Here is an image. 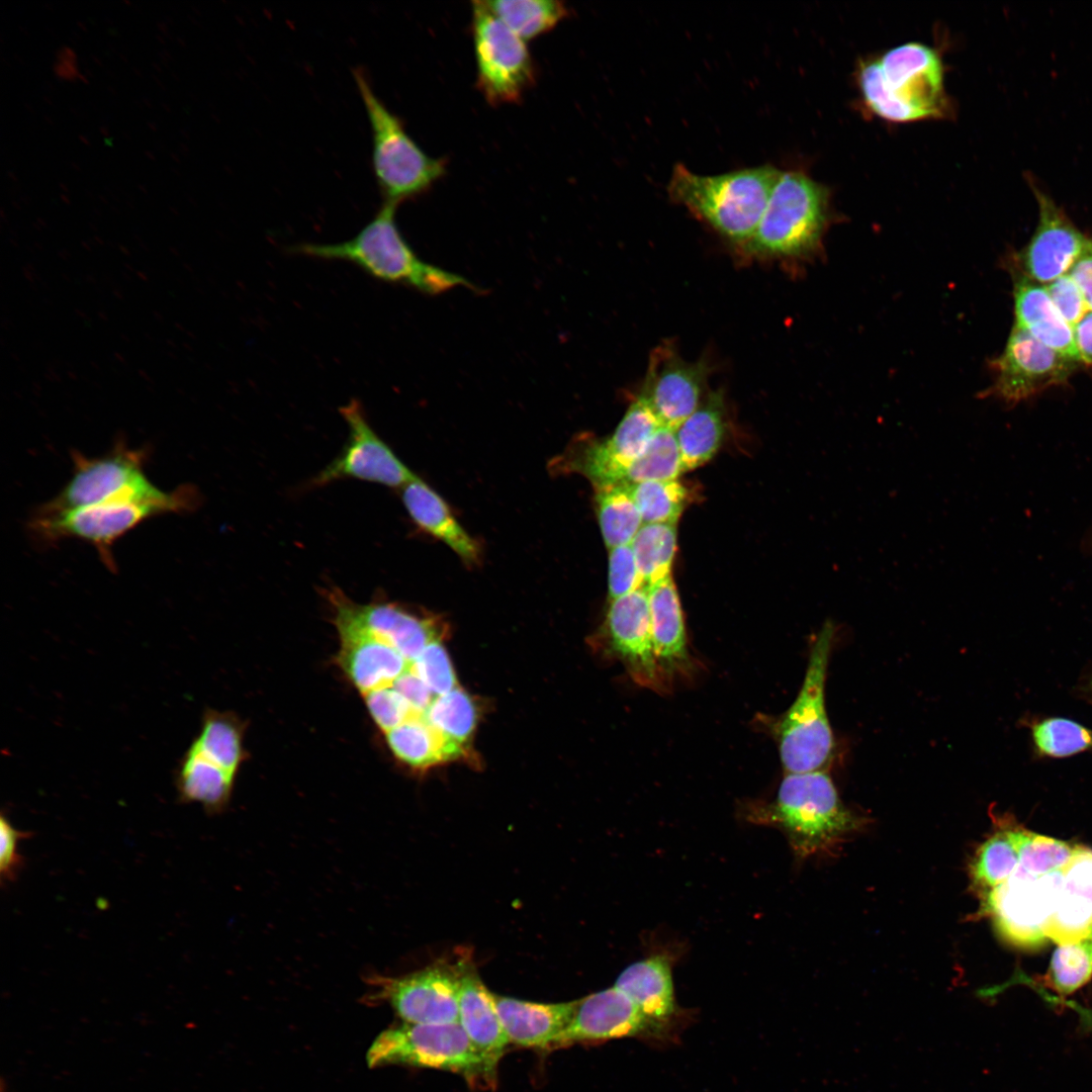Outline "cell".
<instances>
[{"instance_id": "23", "label": "cell", "mask_w": 1092, "mask_h": 1092, "mask_svg": "<svg viewBox=\"0 0 1092 1092\" xmlns=\"http://www.w3.org/2000/svg\"><path fill=\"white\" fill-rule=\"evenodd\" d=\"M458 1022L488 1066L496 1072L509 1043L498 1017L494 995L476 972L462 962L458 997Z\"/></svg>"}, {"instance_id": "31", "label": "cell", "mask_w": 1092, "mask_h": 1092, "mask_svg": "<svg viewBox=\"0 0 1092 1092\" xmlns=\"http://www.w3.org/2000/svg\"><path fill=\"white\" fill-rule=\"evenodd\" d=\"M1025 829L1000 823L979 846L971 863L972 888L979 898L1003 884L1016 869Z\"/></svg>"}, {"instance_id": "2", "label": "cell", "mask_w": 1092, "mask_h": 1092, "mask_svg": "<svg viewBox=\"0 0 1092 1092\" xmlns=\"http://www.w3.org/2000/svg\"><path fill=\"white\" fill-rule=\"evenodd\" d=\"M395 205L382 203L375 216L352 239L337 244L304 243L289 253L326 261H345L370 276L438 295L457 286L476 290L464 277L426 263L403 239L395 222Z\"/></svg>"}, {"instance_id": "5", "label": "cell", "mask_w": 1092, "mask_h": 1092, "mask_svg": "<svg viewBox=\"0 0 1092 1092\" xmlns=\"http://www.w3.org/2000/svg\"><path fill=\"white\" fill-rule=\"evenodd\" d=\"M857 80L866 105L886 120L908 122L945 113L941 60L925 44L904 43L862 64Z\"/></svg>"}, {"instance_id": "28", "label": "cell", "mask_w": 1092, "mask_h": 1092, "mask_svg": "<svg viewBox=\"0 0 1092 1092\" xmlns=\"http://www.w3.org/2000/svg\"><path fill=\"white\" fill-rule=\"evenodd\" d=\"M235 778L189 746L175 772L178 801L198 803L208 813H218L230 801Z\"/></svg>"}, {"instance_id": "37", "label": "cell", "mask_w": 1092, "mask_h": 1092, "mask_svg": "<svg viewBox=\"0 0 1092 1092\" xmlns=\"http://www.w3.org/2000/svg\"><path fill=\"white\" fill-rule=\"evenodd\" d=\"M477 715L472 698L457 687L436 697L423 718L447 740L464 748L476 727Z\"/></svg>"}, {"instance_id": "33", "label": "cell", "mask_w": 1092, "mask_h": 1092, "mask_svg": "<svg viewBox=\"0 0 1092 1092\" xmlns=\"http://www.w3.org/2000/svg\"><path fill=\"white\" fill-rule=\"evenodd\" d=\"M596 509L602 536L610 549L629 545L643 525L625 483L596 485Z\"/></svg>"}, {"instance_id": "34", "label": "cell", "mask_w": 1092, "mask_h": 1092, "mask_svg": "<svg viewBox=\"0 0 1092 1092\" xmlns=\"http://www.w3.org/2000/svg\"><path fill=\"white\" fill-rule=\"evenodd\" d=\"M484 2L499 20L524 40L550 31L569 14L564 3L554 0Z\"/></svg>"}, {"instance_id": "38", "label": "cell", "mask_w": 1092, "mask_h": 1092, "mask_svg": "<svg viewBox=\"0 0 1092 1092\" xmlns=\"http://www.w3.org/2000/svg\"><path fill=\"white\" fill-rule=\"evenodd\" d=\"M684 472L673 430L660 427L642 455L628 470L624 483L677 479Z\"/></svg>"}, {"instance_id": "42", "label": "cell", "mask_w": 1092, "mask_h": 1092, "mask_svg": "<svg viewBox=\"0 0 1092 1092\" xmlns=\"http://www.w3.org/2000/svg\"><path fill=\"white\" fill-rule=\"evenodd\" d=\"M411 666L435 697L457 688L452 663L440 640L430 643L416 659L411 660Z\"/></svg>"}, {"instance_id": "8", "label": "cell", "mask_w": 1092, "mask_h": 1092, "mask_svg": "<svg viewBox=\"0 0 1092 1092\" xmlns=\"http://www.w3.org/2000/svg\"><path fill=\"white\" fill-rule=\"evenodd\" d=\"M827 188L801 170L782 171L762 216L743 245L754 256L795 258L814 251L828 222Z\"/></svg>"}, {"instance_id": "24", "label": "cell", "mask_w": 1092, "mask_h": 1092, "mask_svg": "<svg viewBox=\"0 0 1092 1092\" xmlns=\"http://www.w3.org/2000/svg\"><path fill=\"white\" fill-rule=\"evenodd\" d=\"M651 631L659 664L670 681L692 667L678 594L671 576L646 586Z\"/></svg>"}, {"instance_id": "18", "label": "cell", "mask_w": 1092, "mask_h": 1092, "mask_svg": "<svg viewBox=\"0 0 1092 1092\" xmlns=\"http://www.w3.org/2000/svg\"><path fill=\"white\" fill-rule=\"evenodd\" d=\"M660 427L655 413L639 394L614 433L607 439L584 444L571 458L570 467L588 477L595 486L621 483Z\"/></svg>"}, {"instance_id": "20", "label": "cell", "mask_w": 1092, "mask_h": 1092, "mask_svg": "<svg viewBox=\"0 0 1092 1092\" xmlns=\"http://www.w3.org/2000/svg\"><path fill=\"white\" fill-rule=\"evenodd\" d=\"M706 364L687 362L673 348L654 350L640 392L662 427L675 431L700 405Z\"/></svg>"}, {"instance_id": "11", "label": "cell", "mask_w": 1092, "mask_h": 1092, "mask_svg": "<svg viewBox=\"0 0 1092 1092\" xmlns=\"http://www.w3.org/2000/svg\"><path fill=\"white\" fill-rule=\"evenodd\" d=\"M169 513L157 504L114 499L50 516H32L28 526L33 536L44 543L72 538L91 544L103 564L115 571V542L148 519Z\"/></svg>"}, {"instance_id": "4", "label": "cell", "mask_w": 1092, "mask_h": 1092, "mask_svg": "<svg viewBox=\"0 0 1092 1092\" xmlns=\"http://www.w3.org/2000/svg\"><path fill=\"white\" fill-rule=\"evenodd\" d=\"M755 818L781 828L800 857L831 851L864 824L843 804L828 769L786 774Z\"/></svg>"}, {"instance_id": "6", "label": "cell", "mask_w": 1092, "mask_h": 1092, "mask_svg": "<svg viewBox=\"0 0 1092 1092\" xmlns=\"http://www.w3.org/2000/svg\"><path fill=\"white\" fill-rule=\"evenodd\" d=\"M836 628L827 620L811 645L801 689L779 722L777 735L786 774L828 769L835 753L825 687Z\"/></svg>"}, {"instance_id": "3", "label": "cell", "mask_w": 1092, "mask_h": 1092, "mask_svg": "<svg viewBox=\"0 0 1092 1092\" xmlns=\"http://www.w3.org/2000/svg\"><path fill=\"white\" fill-rule=\"evenodd\" d=\"M781 172L764 164L701 175L678 163L672 168L667 194L722 237L744 245L753 235Z\"/></svg>"}, {"instance_id": "16", "label": "cell", "mask_w": 1092, "mask_h": 1092, "mask_svg": "<svg viewBox=\"0 0 1092 1092\" xmlns=\"http://www.w3.org/2000/svg\"><path fill=\"white\" fill-rule=\"evenodd\" d=\"M462 962L456 967L436 963L402 976L371 978L375 997L388 1002L408 1023L458 1022V997Z\"/></svg>"}, {"instance_id": "53", "label": "cell", "mask_w": 1092, "mask_h": 1092, "mask_svg": "<svg viewBox=\"0 0 1092 1092\" xmlns=\"http://www.w3.org/2000/svg\"><path fill=\"white\" fill-rule=\"evenodd\" d=\"M1090 689L1092 690V678L1090 680Z\"/></svg>"}, {"instance_id": "41", "label": "cell", "mask_w": 1092, "mask_h": 1092, "mask_svg": "<svg viewBox=\"0 0 1092 1092\" xmlns=\"http://www.w3.org/2000/svg\"><path fill=\"white\" fill-rule=\"evenodd\" d=\"M1078 847L1026 830L1020 848L1018 864L1010 877L1016 879L1037 878L1061 870L1071 860Z\"/></svg>"}, {"instance_id": "21", "label": "cell", "mask_w": 1092, "mask_h": 1092, "mask_svg": "<svg viewBox=\"0 0 1092 1092\" xmlns=\"http://www.w3.org/2000/svg\"><path fill=\"white\" fill-rule=\"evenodd\" d=\"M650 1020L681 1032L689 1015L675 1001L670 961L653 954L628 966L615 985Z\"/></svg>"}, {"instance_id": "14", "label": "cell", "mask_w": 1092, "mask_h": 1092, "mask_svg": "<svg viewBox=\"0 0 1092 1092\" xmlns=\"http://www.w3.org/2000/svg\"><path fill=\"white\" fill-rule=\"evenodd\" d=\"M679 1034L647 1018L625 993L613 986L576 1000L570 1022L551 1050L625 1037L664 1045L677 1041Z\"/></svg>"}, {"instance_id": "51", "label": "cell", "mask_w": 1092, "mask_h": 1092, "mask_svg": "<svg viewBox=\"0 0 1092 1092\" xmlns=\"http://www.w3.org/2000/svg\"><path fill=\"white\" fill-rule=\"evenodd\" d=\"M79 138H80V141H82V142H83V143H85L86 145H88V144H89V143H88V141H86L85 136H83V135H80Z\"/></svg>"}, {"instance_id": "22", "label": "cell", "mask_w": 1092, "mask_h": 1092, "mask_svg": "<svg viewBox=\"0 0 1092 1092\" xmlns=\"http://www.w3.org/2000/svg\"><path fill=\"white\" fill-rule=\"evenodd\" d=\"M1045 937L1058 944L1092 936V849L1079 846L1063 868V884Z\"/></svg>"}, {"instance_id": "40", "label": "cell", "mask_w": 1092, "mask_h": 1092, "mask_svg": "<svg viewBox=\"0 0 1092 1092\" xmlns=\"http://www.w3.org/2000/svg\"><path fill=\"white\" fill-rule=\"evenodd\" d=\"M1031 735L1043 756L1066 757L1092 749V730L1067 718L1041 720L1032 726Z\"/></svg>"}, {"instance_id": "45", "label": "cell", "mask_w": 1092, "mask_h": 1092, "mask_svg": "<svg viewBox=\"0 0 1092 1092\" xmlns=\"http://www.w3.org/2000/svg\"><path fill=\"white\" fill-rule=\"evenodd\" d=\"M385 689H391L399 694L411 706L418 719L424 717L436 698L423 679L412 669L411 663L408 668Z\"/></svg>"}, {"instance_id": "30", "label": "cell", "mask_w": 1092, "mask_h": 1092, "mask_svg": "<svg viewBox=\"0 0 1092 1092\" xmlns=\"http://www.w3.org/2000/svg\"><path fill=\"white\" fill-rule=\"evenodd\" d=\"M384 735L394 756L414 769H428L466 753L465 748L447 740L424 718L408 721Z\"/></svg>"}, {"instance_id": "52", "label": "cell", "mask_w": 1092, "mask_h": 1092, "mask_svg": "<svg viewBox=\"0 0 1092 1092\" xmlns=\"http://www.w3.org/2000/svg\"><path fill=\"white\" fill-rule=\"evenodd\" d=\"M1088 549L1092 552V538L1088 542Z\"/></svg>"}, {"instance_id": "50", "label": "cell", "mask_w": 1092, "mask_h": 1092, "mask_svg": "<svg viewBox=\"0 0 1092 1092\" xmlns=\"http://www.w3.org/2000/svg\"><path fill=\"white\" fill-rule=\"evenodd\" d=\"M1083 1015L1084 1016L1081 1019L1083 1029L1092 1030V1011L1086 1010L1083 1012Z\"/></svg>"}, {"instance_id": "35", "label": "cell", "mask_w": 1092, "mask_h": 1092, "mask_svg": "<svg viewBox=\"0 0 1092 1092\" xmlns=\"http://www.w3.org/2000/svg\"><path fill=\"white\" fill-rule=\"evenodd\" d=\"M677 524H643L631 547L643 586L671 576L676 552Z\"/></svg>"}, {"instance_id": "1", "label": "cell", "mask_w": 1092, "mask_h": 1092, "mask_svg": "<svg viewBox=\"0 0 1092 1092\" xmlns=\"http://www.w3.org/2000/svg\"><path fill=\"white\" fill-rule=\"evenodd\" d=\"M147 455V449L130 448L122 439L97 457L73 451L72 476L33 516H50L114 499L157 504L170 513L193 511L199 502L194 486L180 485L172 491L160 489L146 475Z\"/></svg>"}, {"instance_id": "29", "label": "cell", "mask_w": 1092, "mask_h": 1092, "mask_svg": "<svg viewBox=\"0 0 1092 1092\" xmlns=\"http://www.w3.org/2000/svg\"><path fill=\"white\" fill-rule=\"evenodd\" d=\"M674 433L684 472L696 469L711 460L719 450L725 434L721 393L711 392Z\"/></svg>"}, {"instance_id": "46", "label": "cell", "mask_w": 1092, "mask_h": 1092, "mask_svg": "<svg viewBox=\"0 0 1092 1092\" xmlns=\"http://www.w3.org/2000/svg\"><path fill=\"white\" fill-rule=\"evenodd\" d=\"M0 835V874L3 882H11L15 880L18 871L22 867V857L18 852L19 841L29 834L15 829L9 819L2 815Z\"/></svg>"}, {"instance_id": "32", "label": "cell", "mask_w": 1092, "mask_h": 1092, "mask_svg": "<svg viewBox=\"0 0 1092 1092\" xmlns=\"http://www.w3.org/2000/svg\"><path fill=\"white\" fill-rule=\"evenodd\" d=\"M244 726L233 713L204 711L201 728L190 747L236 775L245 759Z\"/></svg>"}, {"instance_id": "9", "label": "cell", "mask_w": 1092, "mask_h": 1092, "mask_svg": "<svg viewBox=\"0 0 1092 1092\" xmlns=\"http://www.w3.org/2000/svg\"><path fill=\"white\" fill-rule=\"evenodd\" d=\"M371 1068L401 1064L461 1074L470 1083L493 1084L492 1070L471 1043L459 1022H405L381 1032L367 1053Z\"/></svg>"}, {"instance_id": "48", "label": "cell", "mask_w": 1092, "mask_h": 1092, "mask_svg": "<svg viewBox=\"0 0 1092 1092\" xmlns=\"http://www.w3.org/2000/svg\"><path fill=\"white\" fill-rule=\"evenodd\" d=\"M1073 332L1080 362L1092 372V310L1073 328Z\"/></svg>"}, {"instance_id": "15", "label": "cell", "mask_w": 1092, "mask_h": 1092, "mask_svg": "<svg viewBox=\"0 0 1092 1092\" xmlns=\"http://www.w3.org/2000/svg\"><path fill=\"white\" fill-rule=\"evenodd\" d=\"M339 411L348 427L347 442L338 456L311 479V486L351 478L402 488L417 477L375 432L358 399H351Z\"/></svg>"}, {"instance_id": "7", "label": "cell", "mask_w": 1092, "mask_h": 1092, "mask_svg": "<svg viewBox=\"0 0 1092 1092\" xmlns=\"http://www.w3.org/2000/svg\"><path fill=\"white\" fill-rule=\"evenodd\" d=\"M354 79L372 132V166L383 203L395 206L426 193L446 172L444 159L428 156L373 90L364 71Z\"/></svg>"}, {"instance_id": "17", "label": "cell", "mask_w": 1092, "mask_h": 1092, "mask_svg": "<svg viewBox=\"0 0 1092 1092\" xmlns=\"http://www.w3.org/2000/svg\"><path fill=\"white\" fill-rule=\"evenodd\" d=\"M610 602L605 629L611 650L639 686L665 693L669 680L655 652L646 586Z\"/></svg>"}, {"instance_id": "13", "label": "cell", "mask_w": 1092, "mask_h": 1092, "mask_svg": "<svg viewBox=\"0 0 1092 1092\" xmlns=\"http://www.w3.org/2000/svg\"><path fill=\"white\" fill-rule=\"evenodd\" d=\"M1077 364L1014 324L1003 352L990 363L995 379L983 396L1013 406L1067 384Z\"/></svg>"}, {"instance_id": "10", "label": "cell", "mask_w": 1092, "mask_h": 1092, "mask_svg": "<svg viewBox=\"0 0 1092 1092\" xmlns=\"http://www.w3.org/2000/svg\"><path fill=\"white\" fill-rule=\"evenodd\" d=\"M472 5L477 87L491 105L517 103L536 80L529 49L484 1Z\"/></svg>"}, {"instance_id": "26", "label": "cell", "mask_w": 1092, "mask_h": 1092, "mask_svg": "<svg viewBox=\"0 0 1092 1092\" xmlns=\"http://www.w3.org/2000/svg\"><path fill=\"white\" fill-rule=\"evenodd\" d=\"M1015 325L1058 353L1080 362L1073 329L1054 305L1046 288L1023 274L1013 290Z\"/></svg>"}, {"instance_id": "47", "label": "cell", "mask_w": 1092, "mask_h": 1092, "mask_svg": "<svg viewBox=\"0 0 1092 1092\" xmlns=\"http://www.w3.org/2000/svg\"><path fill=\"white\" fill-rule=\"evenodd\" d=\"M1068 274L1080 288L1088 309L1092 310V240Z\"/></svg>"}, {"instance_id": "44", "label": "cell", "mask_w": 1092, "mask_h": 1092, "mask_svg": "<svg viewBox=\"0 0 1092 1092\" xmlns=\"http://www.w3.org/2000/svg\"><path fill=\"white\" fill-rule=\"evenodd\" d=\"M1045 288L1060 314L1073 329L1088 310L1078 285L1069 274H1065L1051 282Z\"/></svg>"}, {"instance_id": "43", "label": "cell", "mask_w": 1092, "mask_h": 1092, "mask_svg": "<svg viewBox=\"0 0 1092 1092\" xmlns=\"http://www.w3.org/2000/svg\"><path fill=\"white\" fill-rule=\"evenodd\" d=\"M643 586L631 545L610 549L608 589L613 601Z\"/></svg>"}, {"instance_id": "36", "label": "cell", "mask_w": 1092, "mask_h": 1092, "mask_svg": "<svg viewBox=\"0 0 1092 1092\" xmlns=\"http://www.w3.org/2000/svg\"><path fill=\"white\" fill-rule=\"evenodd\" d=\"M625 484L643 524H677L690 500L688 487L677 479Z\"/></svg>"}, {"instance_id": "39", "label": "cell", "mask_w": 1092, "mask_h": 1092, "mask_svg": "<svg viewBox=\"0 0 1092 1092\" xmlns=\"http://www.w3.org/2000/svg\"><path fill=\"white\" fill-rule=\"evenodd\" d=\"M1092 978V936L1055 949L1046 981L1059 995H1070Z\"/></svg>"}, {"instance_id": "49", "label": "cell", "mask_w": 1092, "mask_h": 1092, "mask_svg": "<svg viewBox=\"0 0 1092 1092\" xmlns=\"http://www.w3.org/2000/svg\"><path fill=\"white\" fill-rule=\"evenodd\" d=\"M55 75L63 80L72 81L79 78L75 52L69 47H62L56 54L54 64Z\"/></svg>"}, {"instance_id": "19", "label": "cell", "mask_w": 1092, "mask_h": 1092, "mask_svg": "<svg viewBox=\"0 0 1092 1092\" xmlns=\"http://www.w3.org/2000/svg\"><path fill=\"white\" fill-rule=\"evenodd\" d=\"M1027 181L1037 201L1038 222L1019 261L1024 276L1037 283H1051L1071 270L1091 239L1076 228L1030 176Z\"/></svg>"}, {"instance_id": "27", "label": "cell", "mask_w": 1092, "mask_h": 1092, "mask_svg": "<svg viewBox=\"0 0 1092 1092\" xmlns=\"http://www.w3.org/2000/svg\"><path fill=\"white\" fill-rule=\"evenodd\" d=\"M401 489L402 503L415 524L446 543L465 562L479 559L480 550L451 514L446 503L418 476Z\"/></svg>"}, {"instance_id": "12", "label": "cell", "mask_w": 1092, "mask_h": 1092, "mask_svg": "<svg viewBox=\"0 0 1092 1092\" xmlns=\"http://www.w3.org/2000/svg\"><path fill=\"white\" fill-rule=\"evenodd\" d=\"M1063 884V869L1037 878L1009 877L980 898V915L992 917L1000 935L1017 946H1036L1045 939V927Z\"/></svg>"}, {"instance_id": "25", "label": "cell", "mask_w": 1092, "mask_h": 1092, "mask_svg": "<svg viewBox=\"0 0 1092 1092\" xmlns=\"http://www.w3.org/2000/svg\"><path fill=\"white\" fill-rule=\"evenodd\" d=\"M494 1002L509 1042L544 1050H551L576 1006V1001L545 1004L495 995Z\"/></svg>"}]
</instances>
